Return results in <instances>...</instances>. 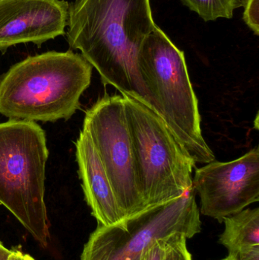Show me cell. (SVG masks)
Listing matches in <instances>:
<instances>
[{
    "label": "cell",
    "instance_id": "6da1fadb",
    "mask_svg": "<svg viewBox=\"0 0 259 260\" xmlns=\"http://www.w3.org/2000/svg\"><path fill=\"white\" fill-rule=\"evenodd\" d=\"M67 26L69 47L82 52L105 85L153 110L138 64L141 46L157 26L150 0H76Z\"/></svg>",
    "mask_w": 259,
    "mask_h": 260
},
{
    "label": "cell",
    "instance_id": "7a4b0ae2",
    "mask_svg": "<svg viewBox=\"0 0 259 260\" xmlns=\"http://www.w3.org/2000/svg\"><path fill=\"white\" fill-rule=\"evenodd\" d=\"M91 75V64L71 50L29 56L0 77V114L9 120H68Z\"/></svg>",
    "mask_w": 259,
    "mask_h": 260
},
{
    "label": "cell",
    "instance_id": "3957f363",
    "mask_svg": "<svg viewBox=\"0 0 259 260\" xmlns=\"http://www.w3.org/2000/svg\"><path fill=\"white\" fill-rule=\"evenodd\" d=\"M138 68L153 102V110L195 161L215 160L201 129L199 102L183 51L156 26L141 46Z\"/></svg>",
    "mask_w": 259,
    "mask_h": 260
},
{
    "label": "cell",
    "instance_id": "277c9868",
    "mask_svg": "<svg viewBox=\"0 0 259 260\" xmlns=\"http://www.w3.org/2000/svg\"><path fill=\"white\" fill-rule=\"evenodd\" d=\"M48 156L45 132L36 122L0 123V203L43 248L50 238L44 201Z\"/></svg>",
    "mask_w": 259,
    "mask_h": 260
},
{
    "label": "cell",
    "instance_id": "5b68a950",
    "mask_svg": "<svg viewBox=\"0 0 259 260\" xmlns=\"http://www.w3.org/2000/svg\"><path fill=\"white\" fill-rule=\"evenodd\" d=\"M121 95L145 210L193 189L196 161L188 151L150 107L132 96Z\"/></svg>",
    "mask_w": 259,
    "mask_h": 260
},
{
    "label": "cell",
    "instance_id": "8992f818",
    "mask_svg": "<svg viewBox=\"0 0 259 260\" xmlns=\"http://www.w3.org/2000/svg\"><path fill=\"white\" fill-rule=\"evenodd\" d=\"M201 230L200 211L193 188L120 224H98L84 246L81 260H139L156 240L176 233L191 239Z\"/></svg>",
    "mask_w": 259,
    "mask_h": 260
},
{
    "label": "cell",
    "instance_id": "52a82bcc",
    "mask_svg": "<svg viewBox=\"0 0 259 260\" xmlns=\"http://www.w3.org/2000/svg\"><path fill=\"white\" fill-rule=\"evenodd\" d=\"M82 130L100 157L124 220L145 211L123 96L97 101L87 111Z\"/></svg>",
    "mask_w": 259,
    "mask_h": 260
},
{
    "label": "cell",
    "instance_id": "ba28073f",
    "mask_svg": "<svg viewBox=\"0 0 259 260\" xmlns=\"http://www.w3.org/2000/svg\"><path fill=\"white\" fill-rule=\"evenodd\" d=\"M193 187L200 197L201 213L223 222L259 201V149L228 162L214 161L196 170Z\"/></svg>",
    "mask_w": 259,
    "mask_h": 260
},
{
    "label": "cell",
    "instance_id": "9c48e42d",
    "mask_svg": "<svg viewBox=\"0 0 259 260\" xmlns=\"http://www.w3.org/2000/svg\"><path fill=\"white\" fill-rule=\"evenodd\" d=\"M68 7L64 0H0V51L63 35Z\"/></svg>",
    "mask_w": 259,
    "mask_h": 260
},
{
    "label": "cell",
    "instance_id": "30bf717a",
    "mask_svg": "<svg viewBox=\"0 0 259 260\" xmlns=\"http://www.w3.org/2000/svg\"><path fill=\"white\" fill-rule=\"evenodd\" d=\"M76 159L85 201L100 225L124 221L114 189L89 136L82 130L76 142Z\"/></svg>",
    "mask_w": 259,
    "mask_h": 260
},
{
    "label": "cell",
    "instance_id": "8fae6325",
    "mask_svg": "<svg viewBox=\"0 0 259 260\" xmlns=\"http://www.w3.org/2000/svg\"><path fill=\"white\" fill-rule=\"evenodd\" d=\"M225 231L219 244L228 249V255L245 247L259 245V209H243L224 219Z\"/></svg>",
    "mask_w": 259,
    "mask_h": 260
},
{
    "label": "cell",
    "instance_id": "7c38bea8",
    "mask_svg": "<svg viewBox=\"0 0 259 260\" xmlns=\"http://www.w3.org/2000/svg\"><path fill=\"white\" fill-rule=\"evenodd\" d=\"M190 10L205 21L233 18L235 9L241 7V0H181Z\"/></svg>",
    "mask_w": 259,
    "mask_h": 260
},
{
    "label": "cell",
    "instance_id": "4fadbf2b",
    "mask_svg": "<svg viewBox=\"0 0 259 260\" xmlns=\"http://www.w3.org/2000/svg\"><path fill=\"white\" fill-rule=\"evenodd\" d=\"M187 236L183 234H173L167 237L162 260H193L187 248Z\"/></svg>",
    "mask_w": 259,
    "mask_h": 260
},
{
    "label": "cell",
    "instance_id": "5bb4252c",
    "mask_svg": "<svg viewBox=\"0 0 259 260\" xmlns=\"http://www.w3.org/2000/svg\"><path fill=\"white\" fill-rule=\"evenodd\" d=\"M243 21L256 36L259 35V0H241Z\"/></svg>",
    "mask_w": 259,
    "mask_h": 260
},
{
    "label": "cell",
    "instance_id": "9a60e30c",
    "mask_svg": "<svg viewBox=\"0 0 259 260\" xmlns=\"http://www.w3.org/2000/svg\"><path fill=\"white\" fill-rule=\"evenodd\" d=\"M165 238H161L154 241L144 250L139 260H162L165 246Z\"/></svg>",
    "mask_w": 259,
    "mask_h": 260
},
{
    "label": "cell",
    "instance_id": "2e32d148",
    "mask_svg": "<svg viewBox=\"0 0 259 260\" xmlns=\"http://www.w3.org/2000/svg\"><path fill=\"white\" fill-rule=\"evenodd\" d=\"M228 256L234 260H259V245L245 247Z\"/></svg>",
    "mask_w": 259,
    "mask_h": 260
},
{
    "label": "cell",
    "instance_id": "e0dca14e",
    "mask_svg": "<svg viewBox=\"0 0 259 260\" xmlns=\"http://www.w3.org/2000/svg\"><path fill=\"white\" fill-rule=\"evenodd\" d=\"M8 260H25V254L19 250H12Z\"/></svg>",
    "mask_w": 259,
    "mask_h": 260
},
{
    "label": "cell",
    "instance_id": "ac0fdd59",
    "mask_svg": "<svg viewBox=\"0 0 259 260\" xmlns=\"http://www.w3.org/2000/svg\"><path fill=\"white\" fill-rule=\"evenodd\" d=\"M11 253H12V250L6 248L0 241V260H8Z\"/></svg>",
    "mask_w": 259,
    "mask_h": 260
},
{
    "label": "cell",
    "instance_id": "d6986e66",
    "mask_svg": "<svg viewBox=\"0 0 259 260\" xmlns=\"http://www.w3.org/2000/svg\"><path fill=\"white\" fill-rule=\"evenodd\" d=\"M25 260H36L35 259H33V257H32L29 254H25Z\"/></svg>",
    "mask_w": 259,
    "mask_h": 260
},
{
    "label": "cell",
    "instance_id": "ffe728a7",
    "mask_svg": "<svg viewBox=\"0 0 259 260\" xmlns=\"http://www.w3.org/2000/svg\"><path fill=\"white\" fill-rule=\"evenodd\" d=\"M221 260H234V259H231V258H229V257H228V256H227L226 258H225V259H221Z\"/></svg>",
    "mask_w": 259,
    "mask_h": 260
}]
</instances>
